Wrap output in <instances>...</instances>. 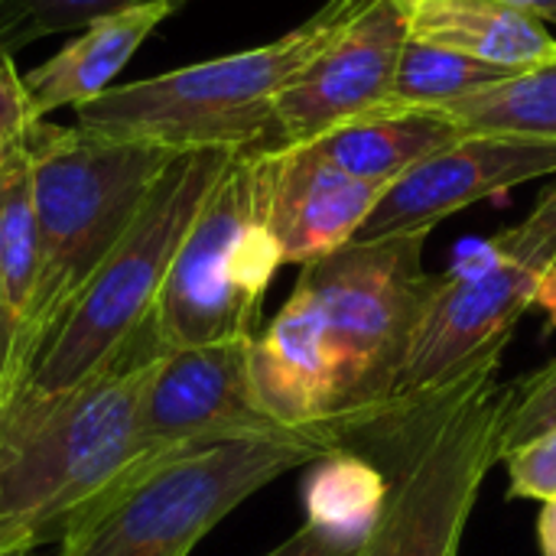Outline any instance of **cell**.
I'll return each mask as SVG.
<instances>
[{"mask_svg": "<svg viewBox=\"0 0 556 556\" xmlns=\"http://www.w3.org/2000/svg\"><path fill=\"white\" fill-rule=\"evenodd\" d=\"M137 339L65 394L0 404V556L62 541L72 518L127 472L140 397L160 352L137 355Z\"/></svg>", "mask_w": 556, "mask_h": 556, "instance_id": "6da1fadb", "label": "cell"}, {"mask_svg": "<svg viewBox=\"0 0 556 556\" xmlns=\"http://www.w3.org/2000/svg\"><path fill=\"white\" fill-rule=\"evenodd\" d=\"M498 365L424 404H388L342 443L388 476V502L362 556H456L485 476L502 463L508 384Z\"/></svg>", "mask_w": 556, "mask_h": 556, "instance_id": "7a4b0ae2", "label": "cell"}, {"mask_svg": "<svg viewBox=\"0 0 556 556\" xmlns=\"http://www.w3.org/2000/svg\"><path fill=\"white\" fill-rule=\"evenodd\" d=\"M326 0L309 20L274 42L205 59L153 78L114 85L75 111L94 134L182 150H274L277 94L368 7Z\"/></svg>", "mask_w": 556, "mask_h": 556, "instance_id": "3957f363", "label": "cell"}, {"mask_svg": "<svg viewBox=\"0 0 556 556\" xmlns=\"http://www.w3.org/2000/svg\"><path fill=\"white\" fill-rule=\"evenodd\" d=\"M235 153L238 150L208 147L182 150L169 160L127 235L33 345L7 401L65 394L127 352L150 319L195 215Z\"/></svg>", "mask_w": 556, "mask_h": 556, "instance_id": "277c9868", "label": "cell"}, {"mask_svg": "<svg viewBox=\"0 0 556 556\" xmlns=\"http://www.w3.org/2000/svg\"><path fill=\"white\" fill-rule=\"evenodd\" d=\"M26 150L39 225V277L23 316V362L127 235L176 156L147 140L49 121L33 127Z\"/></svg>", "mask_w": 556, "mask_h": 556, "instance_id": "5b68a950", "label": "cell"}, {"mask_svg": "<svg viewBox=\"0 0 556 556\" xmlns=\"http://www.w3.org/2000/svg\"><path fill=\"white\" fill-rule=\"evenodd\" d=\"M329 450L326 430L248 437L121 476L72 518L55 556H189L238 505Z\"/></svg>", "mask_w": 556, "mask_h": 556, "instance_id": "8992f818", "label": "cell"}, {"mask_svg": "<svg viewBox=\"0 0 556 556\" xmlns=\"http://www.w3.org/2000/svg\"><path fill=\"white\" fill-rule=\"evenodd\" d=\"M267 225V150H238L195 215L147 326L160 352L254 339L264 296L283 267Z\"/></svg>", "mask_w": 556, "mask_h": 556, "instance_id": "52a82bcc", "label": "cell"}, {"mask_svg": "<svg viewBox=\"0 0 556 556\" xmlns=\"http://www.w3.org/2000/svg\"><path fill=\"white\" fill-rule=\"evenodd\" d=\"M427 238L430 231L349 241L300 270L296 287L323 309L336 352V446L388 404L410 336L443 283V274L424 267Z\"/></svg>", "mask_w": 556, "mask_h": 556, "instance_id": "ba28073f", "label": "cell"}, {"mask_svg": "<svg viewBox=\"0 0 556 556\" xmlns=\"http://www.w3.org/2000/svg\"><path fill=\"white\" fill-rule=\"evenodd\" d=\"M248 349L251 339L153 355L137 414L134 459L124 476L231 440L300 433L283 430L257 407Z\"/></svg>", "mask_w": 556, "mask_h": 556, "instance_id": "9c48e42d", "label": "cell"}, {"mask_svg": "<svg viewBox=\"0 0 556 556\" xmlns=\"http://www.w3.org/2000/svg\"><path fill=\"white\" fill-rule=\"evenodd\" d=\"M538 274L515 261L482 280H453L443 274L410 336L388 404H424L482 365L502 362L518 319L534 306Z\"/></svg>", "mask_w": 556, "mask_h": 556, "instance_id": "30bf717a", "label": "cell"}, {"mask_svg": "<svg viewBox=\"0 0 556 556\" xmlns=\"http://www.w3.org/2000/svg\"><path fill=\"white\" fill-rule=\"evenodd\" d=\"M407 39V23L397 3L371 0L277 94L274 150L313 143L368 111H381Z\"/></svg>", "mask_w": 556, "mask_h": 556, "instance_id": "8fae6325", "label": "cell"}, {"mask_svg": "<svg viewBox=\"0 0 556 556\" xmlns=\"http://www.w3.org/2000/svg\"><path fill=\"white\" fill-rule=\"evenodd\" d=\"M541 176H556V140L466 134L401 173L355 241L433 231L443 218Z\"/></svg>", "mask_w": 556, "mask_h": 556, "instance_id": "7c38bea8", "label": "cell"}, {"mask_svg": "<svg viewBox=\"0 0 556 556\" xmlns=\"http://www.w3.org/2000/svg\"><path fill=\"white\" fill-rule=\"evenodd\" d=\"M391 182L358 179L303 147L267 150V225L287 264H313L362 231Z\"/></svg>", "mask_w": 556, "mask_h": 556, "instance_id": "4fadbf2b", "label": "cell"}, {"mask_svg": "<svg viewBox=\"0 0 556 556\" xmlns=\"http://www.w3.org/2000/svg\"><path fill=\"white\" fill-rule=\"evenodd\" d=\"M248 368L257 407L274 424L300 433H329L339 401L336 352L326 316L303 287H293L264 336L251 339Z\"/></svg>", "mask_w": 556, "mask_h": 556, "instance_id": "5bb4252c", "label": "cell"}, {"mask_svg": "<svg viewBox=\"0 0 556 556\" xmlns=\"http://www.w3.org/2000/svg\"><path fill=\"white\" fill-rule=\"evenodd\" d=\"M176 7L179 3L153 0V3H134V7L104 13L85 23L55 55L23 72L36 117L46 121L52 111H62V108L78 111L81 104L114 88V78L121 75V68L137 55L147 36Z\"/></svg>", "mask_w": 556, "mask_h": 556, "instance_id": "9a60e30c", "label": "cell"}, {"mask_svg": "<svg viewBox=\"0 0 556 556\" xmlns=\"http://www.w3.org/2000/svg\"><path fill=\"white\" fill-rule=\"evenodd\" d=\"M407 36L505 68H534L556 59L551 29L502 0H394Z\"/></svg>", "mask_w": 556, "mask_h": 556, "instance_id": "2e32d148", "label": "cell"}, {"mask_svg": "<svg viewBox=\"0 0 556 556\" xmlns=\"http://www.w3.org/2000/svg\"><path fill=\"white\" fill-rule=\"evenodd\" d=\"M463 137L466 130L433 108H381L323 134L306 147L349 176L394 182L401 173Z\"/></svg>", "mask_w": 556, "mask_h": 556, "instance_id": "e0dca14e", "label": "cell"}, {"mask_svg": "<svg viewBox=\"0 0 556 556\" xmlns=\"http://www.w3.org/2000/svg\"><path fill=\"white\" fill-rule=\"evenodd\" d=\"M300 495L306 525L365 547L388 502V476L368 456L336 446L309 463Z\"/></svg>", "mask_w": 556, "mask_h": 556, "instance_id": "ac0fdd59", "label": "cell"}, {"mask_svg": "<svg viewBox=\"0 0 556 556\" xmlns=\"http://www.w3.org/2000/svg\"><path fill=\"white\" fill-rule=\"evenodd\" d=\"M433 111L456 121L466 134L556 140V59L534 68H521Z\"/></svg>", "mask_w": 556, "mask_h": 556, "instance_id": "d6986e66", "label": "cell"}, {"mask_svg": "<svg viewBox=\"0 0 556 556\" xmlns=\"http://www.w3.org/2000/svg\"><path fill=\"white\" fill-rule=\"evenodd\" d=\"M33 134V130H29ZM39 277V225L33 166L23 147L0 166V303L26 316Z\"/></svg>", "mask_w": 556, "mask_h": 556, "instance_id": "ffe728a7", "label": "cell"}, {"mask_svg": "<svg viewBox=\"0 0 556 556\" xmlns=\"http://www.w3.org/2000/svg\"><path fill=\"white\" fill-rule=\"evenodd\" d=\"M518 68L492 65L453 49H440L420 39H407L397 75L391 85V94L384 101L388 111H410V108H443L446 101H456L469 91H479L485 85H495Z\"/></svg>", "mask_w": 556, "mask_h": 556, "instance_id": "44dd1931", "label": "cell"}, {"mask_svg": "<svg viewBox=\"0 0 556 556\" xmlns=\"http://www.w3.org/2000/svg\"><path fill=\"white\" fill-rule=\"evenodd\" d=\"M551 430H556V358L508 384V410L498 440L502 459Z\"/></svg>", "mask_w": 556, "mask_h": 556, "instance_id": "7402d4cb", "label": "cell"}, {"mask_svg": "<svg viewBox=\"0 0 556 556\" xmlns=\"http://www.w3.org/2000/svg\"><path fill=\"white\" fill-rule=\"evenodd\" d=\"M134 3H153V0H7V10L13 20L16 46H26L49 33L81 29L85 23ZM169 3H182V0H169Z\"/></svg>", "mask_w": 556, "mask_h": 556, "instance_id": "603a6c76", "label": "cell"}, {"mask_svg": "<svg viewBox=\"0 0 556 556\" xmlns=\"http://www.w3.org/2000/svg\"><path fill=\"white\" fill-rule=\"evenodd\" d=\"M508 261L541 270L556 251V186L541 195L531 215L492 238Z\"/></svg>", "mask_w": 556, "mask_h": 556, "instance_id": "cb8c5ba5", "label": "cell"}, {"mask_svg": "<svg viewBox=\"0 0 556 556\" xmlns=\"http://www.w3.org/2000/svg\"><path fill=\"white\" fill-rule=\"evenodd\" d=\"M508 463V498L554 502L556 498V430L525 443L505 456Z\"/></svg>", "mask_w": 556, "mask_h": 556, "instance_id": "d4e9b609", "label": "cell"}, {"mask_svg": "<svg viewBox=\"0 0 556 556\" xmlns=\"http://www.w3.org/2000/svg\"><path fill=\"white\" fill-rule=\"evenodd\" d=\"M36 124L39 117L33 111L23 72L16 68L13 52H3L0 55V166L26 147L29 130Z\"/></svg>", "mask_w": 556, "mask_h": 556, "instance_id": "484cf974", "label": "cell"}, {"mask_svg": "<svg viewBox=\"0 0 556 556\" xmlns=\"http://www.w3.org/2000/svg\"><path fill=\"white\" fill-rule=\"evenodd\" d=\"M505 264H511V261L505 257V251L492 238H485V241H463L456 248V254H453V264L443 274L453 277V280H482V277L495 274Z\"/></svg>", "mask_w": 556, "mask_h": 556, "instance_id": "4316f807", "label": "cell"}, {"mask_svg": "<svg viewBox=\"0 0 556 556\" xmlns=\"http://www.w3.org/2000/svg\"><path fill=\"white\" fill-rule=\"evenodd\" d=\"M23 365V316L0 303V404L13 394Z\"/></svg>", "mask_w": 556, "mask_h": 556, "instance_id": "83f0119b", "label": "cell"}, {"mask_svg": "<svg viewBox=\"0 0 556 556\" xmlns=\"http://www.w3.org/2000/svg\"><path fill=\"white\" fill-rule=\"evenodd\" d=\"M267 556H362L358 544L339 541L313 525H303L293 538H287L280 547H274Z\"/></svg>", "mask_w": 556, "mask_h": 556, "instance_id": "f1b7e54d", "label": "cell"}, {"mask_svg": "<svg viewBox=\"0 0 556 556\" xmlns=\"http://www.w3.org/2000/svg\"><path fill=\"white\" fill-rule=\"evenodd\" d=\"M534 306L544 313V336L556 332V251L554 257L541 267V274H538Z\"/></svg>", "mask_w": 556, "mask_h": 556, "instance_id": "f546056e", "label": "cell"}, {"mask_svg": "<svg viewBox=\"0 0 556 556\" xmlns=\"http://www.w3.org/2000/svg\"><path fill=\"white\" fill-rule=\"evenodd\" d=\"M538 541H541V556H556V498L544 505L541 521H538Z\"/></svg>", "mask_w": 556, "mask_h": 556, "instance_id": "4dcf8cb0", "label": "cell"}, {"mask_svg": "<svg viewBox=\"0 0 556 556\" xmlns=\"http://www.w3.org/2000/svg\"><path fill=\"white\" fill-rule=\"evenodd\" d=\"M502 3H508L541 23H556V0H502Z\"/></svg>", "mask_w": 556, "mask_h": 556, "instance_id": "1f68e13d", "label": "cell"}, {"mask_svg": "<svg viewBox=\"0 0 556 556\" xmlns=\"http://www.w3.org/2000/svg\"><path fill=\"white\" fill-rule=\"evenodd\" d=\"M13 49H20L16 33H13V20H10V10H7V0H0V55L13 52Z\"/></svg>", "mask_w": 556, "mask_h": 556, "instance_id": "d6a6232c", "label": "cell"}, {"mask_svg": "<svg viewBox=\"0 0 556 556\" xmlns=\"http://www.w3.org/2000/svg\"><path fill=\"white\" fill-rule=\"evenodd\" d=\"M3 556H39V551H16V554H3Z\"/></svg>", "mask_w": 556, "mask_h": 556, "instance_id": "836d02e7", "label": "cell"}]
</instances>
